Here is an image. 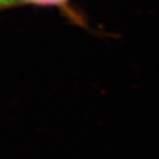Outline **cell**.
<instances>
[{
	"mask_svg": "<svg viewBox=\"0 0 159 159\" xmlns=\"http://www.w3.org/2000/svg\"><path fill=\"white\" fill-rule=\"evenodd\" d=\"M20 3H33L39 5H63L68 0H18Z\"/></svg>",
	"mask_w": 159,
	"mask_h": 159,
	"instance_id": "cell-1",
	"label": "cell"
},
{
	"mask_svg": "<svg viewBox=\"0 0 159 159\" xmlns=\"http://www.w3.org/2000/svg\"><path fill=\"white\" fill-rule=\"evenodd\" d=\"M19 4H20V2H18V0H0V10L5 9V8H11V7H15Z\"/></svg>",
	"mask_w": 159,
	"mask_h": 159,
	"instance_id": "cell-2",
	"label": "cell"
}]
</instances>
